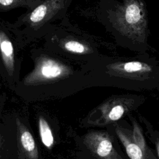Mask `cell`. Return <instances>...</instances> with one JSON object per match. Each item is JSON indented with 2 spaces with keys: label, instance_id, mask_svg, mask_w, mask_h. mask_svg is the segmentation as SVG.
Listing matches in <instances>:
<instances>
[{
  "label": "cell",
  "instance_id": "11",
  "mask_svg": "<svg viewBox=\"0 0 159 159\" xmlns=\"http://www.w3.org/2000/svg\"><path fill=\"white\" fill-rule=\"evenodd\" d=\"M42 0H0V9L1 11H7L19 6L32 7L36 2Z\"/></svg>",
  "mask_w": 159,
  "mask_h": 159
},
{
  "label": "cell",
  "instance_id": "12",
  "mask_svg": "<svg viewBox=\"0 0 159 159\" xmlns=\"http://www.w3.org/2000/svg\"><path fill=\"white\" fill-rule=\"evenodd\" d=\"M65 50L75 54H86L89 52V48L85 44L75 40H69L63 43Z\"/></svg>",
  "mask_w": 159,
  "mask_h": 159
},
{
  "label": "cell",
  "instance_id": "10",
  "mask_svg": "<svg viewBox=\"0 0 159 159\" xmlns=\"http://www.w3.org/2000/svg\"><path fill=\"white\" fill-rule=\"evenodd\" d=\"M38 125L42 143L48 149H51L54 144V137L50 126L46 119L42 116L39 117Z\"/></svg>",
  "mask_w": 159,
  "mask_h": 159
},
{
  "label": "cell",
  "instance_id": "1",
  "mask_svg": "<svg viewBox=\"0 0 159 159\" xmlns=\"http://www.w3.org/2000/svg\"><path fill=\"white\" fill-rule=\"evenodd\" d=\"M111 21L132 45L142 50L152 48L148 43L150 30L144 0H123L112 13Z\"/></svg>",
  "mask_w": 159,
  "mask_h": 159
},
{
  "label": "cell",
  "instance_id": "4",
  "mask_svg": "<svg viewBox=\"0 0 159 159\" xmlns=\"http://www.w3.org/2000/svg\"><path fill=\"white\" fill-rule=\"evenodd\" d=\"M83 143L97 159H122L106 131H89L84 136Z\"/></svg>",
  "mask_w": 159,
  "mask_h": 159
},
{
  "label": "cell",
  "instance_id": "13",
  "mask_svg": "<svg viewBox=\"0 0 159 159\" xmlns=\"http://www.w3.org/2000/svg\"><path fill=\"white\" fill-rule=\"evenodd\" d=\"M158 155H159V143L158 144Z\"/></svg>",
  "mask_w": 159,
  "mask_h": 159
},
{
  "label": "cell",
  "instance_id": "6",
  "mask_svg": "<svg viewBox=\"0 0 159 159\" xmlns=\"http://www.w3.org/2000/svg\"><path fill=\"white\" fill-rule=\"evenodd\" d=\"M16 129L20 156L25 159H39L38 148L32 134L18 119H16Z\"/></svg>",
  "mask_w": 159,
  "mask_h": 159
},
{
  "label": "cell",
  "instance_id": "7",
  "mask_svg": "<svg viewBox=\"0 0 159 159\" xmlns=\"http://www.w3.org/2000/svg\"><path fill=\"white\" fill-rule=\"evenodd\" d=\"M63 7L62 0H45L29 14L27 21L32 26H40L51 19Z\"/></svg>",
  "mask_w": 159,
  "mask_h": 159
},
{
  "label": "cell",
  "instance_id": "2",
  "mask_svg": "<svg viewBox=\"0 0 159 159\" xmlns=\"http://www.w3.org/2000/svg\"><path fill=\"white\" fill-rule=\"evenodd\" d=\"M72 74L70 67L62 62L42 56L35 63L34 69L27 75L23 80L25 86H37L48 84L68 78Z\"/></svg>",
  "mask_w": 159,
  "mask_h": 159
},
{
  "label": "cell",
  "instance_id": "8",
  "mask_svg": "<svg viewBox=\"0 0 159 159\" xmlns=\"http://www.w3.org/2000/svg\"><path fill=\"white\" fill-rule=\"evenodd\" d=\"M115 131L130 159H147L146 150H143L134 141L132 134L129 132L128 130L117 125Z\"/></svg>",
  "mask_w": 159,
  "mask_h": 159
},
{
  "label": "cell",
  "instance_id": "5",
  "mask_svg": "<svg viewBox=\"0 0 159 159\" xmlns=\"http://www.w3.org/2000/svg\"><path fill=\"white\" fill-rule=\"evenodd\" d=\"M153 66L148 61L132 60L110 64L107 66V69L111 75L129 78L150 73L153 71Z\"/></svg>",
  "mask_w": 159,
  "mask_h": 159
},
{
  "label": "cell",
  "instance_id": "9",
  "mask_svg": "<svg viewBox=\"0 0 159 159\" xmlns=\"http://www.w3.org/2000/svg\"><path fill=\"white\" fill-rule=\"evenodd\" d=\"M0 48L4 68L9 76L14 72V51L12 43L3 31L0 32Z\"/></svg>",
  "mask_w": 159,
  "mask_h": 159
},
{
  "label": "cell",
  "instance_id": "3",
  "mask_svg": "<svg viewBox=\"0 0 159 159\" xmlns=\"http://www.w3.org/2000/svg\"><path fill=\"white\" fill-rule=\"evenodd\" d=\"M130 101L120 96H112L94 109L89 114L88 123L105 125L119 120L129 110Z\"/></svg>",
  "mask_w": 159,
  "mask_h": 159
}]
</instances>
